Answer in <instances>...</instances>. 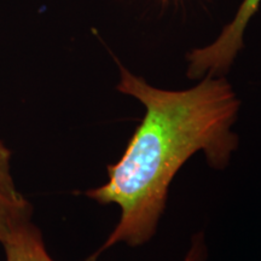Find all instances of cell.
<instances>
[{
	"instance_id": "1",
	"label": "cell",
	"mask_w": 261,
	"mask_h": 261,
	"mask_svg": "<svg viewBox=\"0 0 261 261\" xmlns=\"http://www.w3.org/2000/svg\"><path fill=\"white\" fill-rule=\"evenodd\" d=\"M116 90L139 100L145 115L122 158L108 166V182L85 195L99 204H116L121 217L97 252L85 261H97L117 243L140 247L158 230L169 185L179 169L202 151L208 165L225 169L238 146L231 130L241 100L225 76H204L188 90H163L150 85L117 63Z\"/></svg>"
},
{
	"instance_id": "2",
	"label": "cell",
	"mask_w": 261,
	"mask_h": 261,
	"mask_svg": "<svg viewBox=\"0 0 261 261\" xmlns=\"http://www.w3.org/2000/svg\"><path fill=\"white\" fill-rule=\"evenodd\" d=\"M261 0H243L236 14L207 46L194 48L187 55L189 79L225 76L244 46V33L259 11Z\"/></svg>"
},
{
	"instance_id": "3",
	"label": "cell",
	"mask_w": 261,
	"mask_h": 261,
	"mask_svg": "<svg viewBox=\"0 0 261 261\" xmlns=\"http://www.w3.org/2000/svg\"><path fill=\"white\" fill-rule=\"evenodd\" d=\"M6 261H55L45 247L40 231L25 219L11 228L2 242Z\"/></svg>"
},
{
	"instance_id": "4",
	"label": "cell",
	"mask_w": 261,
	"mask_h": 261,
	"mask_svg": "<svg viewBox=\"0 0 261 261\" xmlns=\"http://www.w3.org/2000/svg\"><path fill=\"white\" fill-rule=\"evenodd\" d=\"M25 219H31V204L16 202L0 191V243L15 225Z\"/></svg>"
},
{
	"instance_id": "5",
	"label": "cell",
	"mask_w": 261,
	"mask_h": 261,
	"mask_svg": "<svg viewBox=\"0 0 261 261\" xmlns=\"http://www.w3.org/2000/svg\"><path fill=\"white\" fill-rule=\"evenodd\" d=\"M0 191L16 202H25V198L16 188L11 174V152L0 140Z\"/></svg>"
},
{
	"instance_id": "6",
	"label": "cell",
	"mask_w": 261,
	"mask_h": 261,
	"mask_svg": "<svg viewBox=\"0 0 261 261\" xmlns=\"http://www.w3.org/2000/svg\"><path fill=\"white\" fill-rule=\"evenodd\" d=\"M208 248L205 244L204 234L200 232L196 233L191 238L190 249L188 250L182 261H207Z\"/></svg>"
}]
</instances>
